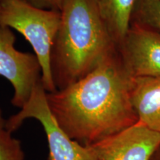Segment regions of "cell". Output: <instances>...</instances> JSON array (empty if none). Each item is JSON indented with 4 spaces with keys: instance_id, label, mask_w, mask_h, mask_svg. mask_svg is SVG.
I'll return each instance as SVG.
<instances>
[{
    "instance_id": "52a82bcc",
    "label": "cell",
    "mask_w": 160,
    "mask_h": 160,
    "mask_svg": "<svg viewBox=\"0 0 160 160\" xmlns=\"http://www.w3.org/2000/svg\"><path fill=\"white\" fill-rule=\"evenodd\" d=\"M159 144V133L138 122L91 147L100 160H151Z\"/></svg>"
},
{
    "instance_id": "7a4b0ae2",
    "label": "cell",
    "mask_w": 160,
    "mask_h": 160,
    "mask_svg": "<svg viewBox=\"0 0 160 160\" xmlns=\"http://www.w3.org/2000/svg\"><path fill=\"white\" fill-rule=\"evenodd\" d=\"M51 56L57 90L82 79L118 51L94 0H65Z\"/></svg>"
},
{
    "instance_id": "4fadbf2b",
    "label": "cell",
    "mask_w": 160,
    "mask_h": 160,
    "mask_svg": "<svg viewBox=\"0 0 160 160\" xmlns=\"http://www.w3.org/2000/svg\"><path fill=\"white\" fill-rule=\"evenodd\" d=\"M151 160H160V144L155 151L154 153L152 156Z\"/></svg>"
},
{
    "instance_id": "9c48e42d",
    "label": "cell",
    "mask_w": 160,
    "mask_h": 160,
    "mask_svg": "<svg viewBox=\"0 0 160 160\" xmlns=\"http://www.w3.org/2000/svg\"><path fill=\"white\" fill-rule=\"evenodd\" d=\"M101 18L119 48L130 28L136 0H94Z\"/></svg>"
},
{
    "instance_id": "5bb4252c",
    "label": "cell",
    "mask_w": 160,
    "mask_h": 160,
    "mask_svg": "<svg viewBox=\"0 0 160 160\" xmlns=\"http://www.w3.org/2000/svg\"><path fill=\"white\" fill-rule=\"evenodd\" d=\"M5 121L6 120L3 118L2 112V109H1V108H0V128L5 127Z\"/></svg>"
},
{
    "instance_id": "8992f818",
    "label": "cell",
    "mask_w": 160,
    "mask_h": 160,
    "mask_svg": "<svg viewBox=\"0 0 160 160\" xmlns=\"http://www.w3.org/2000/svg\"><path fill=\"white\" fill-rule=\"evenodd\" d=\"M118 51L131 77L160 79V34L157 32L131 22Z\"/></svg>"
},
{
    "instance_id": "277c9868",
    "label": "cell",
    "mask_w": 160,
    "mask_h": 160,
    "mask_svg": "<svg viewBox=\"0 0 160 160\" xmlns=\"http://www.w3.org/2000/svg\"><path fill=\"white\" fill-rule=\"evenodd\" d=\"M46 93L41 79L24 107L6 120L5 129L13 133L21 127L25 120L35 119L42 125L47 137L48 160H100L91 146L82 145L71 139L62 129L50 109Z\"/></svg>"
},
{
    "instance_id": "6da1fadb",
    "label": "cell",
    "mask_w": 160,
    "mask_h": 160,
    "mask_svg": "<svg viewBox=\"0 0 160 160\" xmlns=\"http://www.w3.org/2000/svg\"><path fill=\"white\" fill-rule=\"evenodd\" d=\"M132 79L118 51L82 79L47 92L46 97L62 129L90 147L138 122L131 102Z\"/></svg>"
},
{
    "instance_id": "30bf717a",
    "label": "cell",
    "mask_w": 160,
    "mask_h": 160,
    "mask_svg": "<svg viewBox=\"0 0 160 160\" xmlns=\"http://www.w3.org/2000/svg\"><path fill=\"white\" fill-rule=\"evenodd\" d=\"M131 22L145 26L160 34V0H136Z\"/></svg>"
},
{
    "instance_id": "5b68a950",
    "label": "cell",
    "mask_w": 160,
    "mask_h": 160,
    "mask_svg": "<svg viewBox=\"0 0 160 160\" xmlns=\"http://www.w3.org/2000/svg\"><path fill=\"white\" fill-rule=\"evenodd\" d=\"M15 42L11 29L0 25V76L13 86L11 103L21 109L41 80L42 68L37 56L19 51L14 47Z\"/></svg>"
},
{
    "instance_id": "ba28073f",
    "label": "cell",
    "mask_w": 160,
    "mask_h": 160,
    "mask_svg": "<svg viewBox=\"0 0 160 160\" xmlns=\"http://www.w3.org/2000/svg\"><path fill=\"white\" fill-rule=\"evenodd\" d=\"M131 102L139 122L160 134V79H132Z\"/></svg>"
},
{
    "instance_id": "9a60e30c",
    "label": "cell",
    "mask_w": 160,
    "mask_h": 160,
    "mask_svg": "<svg viewBox=\"0 0 160 160\" xmlns=\"http://www.w3.org/2000/svg\"><path fill=\"white\" fill-rule=\"evenodd\" d=\"M2 1H4V0H0V2H2Z\"/></svg>"
},
{
    "instance_id": "7c38bea8",
    "label": "cell",
    "mask_w": 160,
    "mask_h": 160,
    "mask_svg": "<svg viewBox=\"0 0 160 160\" xmlns=\"http://www.w3.org/2000/svg\"><path fill=\"white\" fill-rule=\"evenodd\" d=\"M40 8L59 11L62 9L65 0H24Z\"/></svg>"
},
{
    "instance_id": "3957f363",
    "label": "cell",
    "mask_w": 160,
    "mask_h": 160,
    "mask_svg": "<svg viewBox=\"0 0 160 160\" xmlns=\"http://www.w3.org/2000/svg\"><path fill=\"white\" fill-rule=\"evenodd\" d=\"M60 21L59 11L40 8L24 0L0 2V25L17 31L31 44L41 65L42 82L48 93L57 91L51 56Z\"/></svg>"
},
{
    "instance_id": "8fae6325",
    "label": "cell",
    "mask_w": 160,
    "mask_h": 160,
    "mask_svg": "<svg viewBox=\"0 0 160 160\" xmlns=\"http://www.w3.org/2000/svg\"><path fill=\"white\" fill-rule=\"evenodd\" d=\"M0 160H25L21 142L5 127L0 128Z\"/></svg>"
}]
</instances>
